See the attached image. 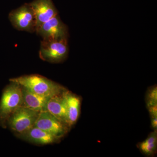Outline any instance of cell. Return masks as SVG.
<instances>
[{"instance_id": "cell-15", "label": "cell", "mask_w": 157, "mask_h": 157, "mask_svg": "<svg viewBox=\"0 0 157 157\" xmlns=\"http://www.w3.org/2000/svg\"><path fill=\"white\" fill-rule=\"evenodd\" d=\"M150 115L152 128L157 130V105L148 107Z\"/></svg>"}, {"instance_id": "cell-5", "label": "cell", "mask_w": 157, "mask_h": 157, "mask_svg": "<svg viewBox=\"0 0 157 157\" xmlns=\"http://www.w3.org/2000/svg\"><path fill=\"white\" fill-rule=\"evenodd\" d=\"M9 18L14 28L19 31L34 33L36 30L35 14L29 4L11 11Z\"/></svg>"}, {"instance_id": "cell-10", "label": "cell", "mask_w": 157, "mask_h": 157, "mask_svg": "<svg viewBox=\"0 0 157 157\" xmlns=\"http://www.w3.org/2000/svg\"><path fill=\"white\" fill-rule=\"evenodd\" d=\"M21 87L23 97L21 107L39 112L46 110V105L50 98L40 95L23 86H21Z\"/></svg>"}, {"instance_id": "cell-9", "label": "cell", "mask_w": 157, "mask_h": 157, "mask_svg": "<svg viewBox=\"0 0 157 157\" xmlns=\"http://www.w3.org/2000/svg\"><path fill=\"white\" fill-rule=\"evenodd\" d=\"M17 136L25 141L38 145L52 144L56 143L60 140L56 136L35 126L27 132Z\"/></svg>"}, {"instance_id": "cell-12", "label": "cell", "mask_w": 157, "mask_h": 157, "mask_svg": "<svg viewBox=\"0 0 157 157\" xmlns=\"http://www.w3.org/2000/svg\"><path fill=\"white\" fill-rule=\"evenodd\" d=\"M65 93L49 98L46 105L45 111H48L59 120L67 125Z\"/></svg>"}, {"instance_id": "cell-14", "label": "cell", "mask_w": 157, "mask_h": 157, "mask_svg": "<svg viewBox=\"0 0 157 157\" xmlns=\"http://www.w3.org/2000/svg\"><path fill=\"white\" fill-rule=\"evenodd\" d=\"M146 103L147 107L157 105V86L151 88L147 95Z\"/></svg>"}, {"instance_id": "cell-3", "label": "cell", "mask_w": 157, "mask_h": 157, "mask_svg": "<svg viewBox=\"0 0 157 157\" xmlns=\"http://www.w3.org/2000/svg\"><path fill=\"white\" fill-rule=\"evenodd\" d=\"M40 112L27 107H20L10 116L6 127L17 135L23 134L34 126Z\"/></svg>"}, {"instance_id": "cell-11", "label": "cell", "mask_w": 157, "mask_h": 157, "mask_svg": "<svg viewBox=\"0 0 157 157\" xmlns=\"http://www.w3.org/2000/svg\"><path fill=\"white\" fill-rule=\"evenodd\" d=\"M67 110V124L71 128L76 123L80 114L81 99L78 96L67 90L64 94Z\"/></svg>"}, {"instance_id": "cell-1", "label": "cell", "mask_w": 157, "mask_h": 157, "mask_svg": "<svg viewBox=\"0 0 157 157\" xmlns=\"http://www.w3.org/2000/svg\"><path fill=\"white\" fill-rule=\"evenodd\" d=\"M10 81L16 82L33 92L48 98L62 94L67 90L61 85L37 74L11 78Z\"/></svg>"}, {"instance_id": "cell-13", "label": "cell", "mask_w": 157, "mask_h": 157, "mask_svg": "<svg viewBox=\"0 0 157 157\" xmlns=\"http://www.w3.org/2000/svg\"><path fill=\"white\" fill-rule=\"evenodd\" d=\"M157 146V130L151 132L148 137L139 144L138 147L140 151L146 155H152L156 151Z\"/></svg>"}, {"instance_id": "cell-6", "label": "cell", "mask_w": 157, "mask_h": 157, "mask_svg": "<svg viewBox=\"0 0 157 157\" xmlns=\"http://www.w3.org/2000/svg\"><path fill=\"white\" fill-rule=\"evenodd\" d=\"M36 33L42 40L68 39V27L62 21L58 14L40 25Z\"/></svg>"}, {"instance_id": "cell-7", "label": "cell", "mask_w": 157, "mask_h": 157, "mask_svg": "<svg viewBox=\"0 0 157 157\" xmlns=\"http://www.w3.org/2000/svg\"><path fill=\"white\" fill-rule=\"evenodd\" d=\"M34 126L60 139L67 135L70 129L67 125L59 120L47 111L40 112Z\"/></svg>"}, {"instance_id": "cell-4", "label": "cell", "mask_w": 157, "mask_h": 157, "mask_svg": "<svg viewBox=\"0 0 157 157\" xmlns=\"http://www.w3.org/2000/svg\"><path fill=\"white\" fill-rule=\"evenodd\" d=\"M68 52V39L42 40L39 56L40 58L45 61L59 63L65 60Z\"/></svg>"}, {"instance_id": "cell-8", "label": "cell", "mask_w": 157, "mask_h": 157, "mask_svg": "<svg viewBox=\"0 0 157 157\" xmlns=\"http://www.w3.org/2000/svg\"><path fill=\"white\" fill-rule=\"evenodd\" d=\"M29 5L35 14L36 29L43 23L58 14L52 0H35L29 3Z\"/></svg>"}, {"instance_id": "cell-2", "label": "cell", "mask_w": 157, "mask_h": 157, "mask_svg": "<svg viewBox=\"0 0 157 157\" xmlns=\"http://www.w3.org/2000/svg\"><path fill=\"white\" fill-rule=\"evenodd\" d=\"M3 91L0 101V125L6 128V123L10 116L23 102L22 87L16 82L10 81Z\"/></svg>"}]
</instances>
